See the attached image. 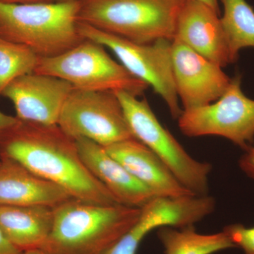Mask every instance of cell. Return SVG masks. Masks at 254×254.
<instances>
[{
	"instance_id": "1",
	"label": "cell",
	"mask_w": 254,
	"mask_h": 254,
	"mask_svg": "<svg viewBox=\"0 0 254 254\" xmlns=\"http://www.w3.org/2000/svg\"><path fill=\"white\" fill-rule=\"evenodd\" d=\"M12 159L64 189L75 199L100 205L118 203L86 168L76 141L58 125L18 120L0 133V158ZM120 204V203H119Z\"/></svg>"
},
{
	"instance_id": "2",
	"label": "cell",
	"mask_w": 254,
	"mask_h": 254,
	"mask_svg": "<svg viewBox=\"0 0 254 254\" xmlns=\"http://www.w3.org/2000/svg\"><path fill=\"white\" fill-rule=\"evenodd\" d=\"M141 208L71 198L54 208V222L42 250L48 254H109L139 218Z\"/></svg>"
},
{
	"instance_id": "3",
	"label": "cell",
	"mask_w": 254,
	"mask_h": 254,
	"mask_svg": "<svg viewBox=\"0 0 254 254\" xmlns=\"http://www.w3.org/2000/svg\"><path fill=\"white\" fill-rule=\"evenodd\" d=\"M80 1L0 2V38L27 47L39 58L58 56L85 41L78 29Z\"/></svg>"
},
{
	"instance_id": "4",
	"label": "cell",
	"mask_w": 254,
	"mask_h": 254,
	"mask_svg": "<svg viewBox=\"0 0 254 254\" xmlns=\"http://www.w3.org/2000/svg\"><path fill=\"white\" fill-rule=\"evenodd\" d=\"M185 0H80L79 22L133 43L173 41Z\"/></svg>"
},
{
	"instance_id": "5",
	"label": "cell",
	"mask_w": 254,
	"mask_h": 254,
	"mask_svg": "<svg viewBox=\"0 0 254 254\" xmlns=\"http://www.w3.org/2000/svg\"><path fill=\"white\" fill-rule=\"evenodd\" d=\"M34 72L62 78L81 91H123L139 97L149 87L115 61L104 46L88 39L58 56L39 58Z\"/></svg>"
},
{
	"instance_id": "6",
	"label": "cell",
	"mask_w": 254,
	"mask_h": 254,
	"mask_svg": "<svg viewBox=\"0 0 254 254\" xmlns=\"http://www.w3.org/2000/svg\"><path fill=\"white\" fill-rule=\"evenodd\" d=\"M133 136L149 148L193 194L208 195L212 165L191 156L159 122L145 99L126 91H115Z\"/></svg>"
},
{
	"instance_id": "7",
	"label": "cell",
	"mask_w": 254,
	"mask_h": 254,
	"mask_svg": "<svg viewBox=\"0 0 254 254\" xmlns=\"http://www.w3.org/2000/svg\"><path fill=\"white\" fill-rule=\"evenodd\" d=\"M78 29L85 39L111 50L132 75L152 87L163 98L173 118H180L183 110L174 79L172 41L159 40L150 44H139L79 21Z\"/></svg>"
},
{
	"instance_id": "8",
	"label": "cell",
	"mask_w": 254,
	"mask_h": 254,
	"mask_svg": "<svg viewBox=\"0 0 254 254\" xmlns=\"http://www.w3.org/2000/svg\"><path fill=\"white\" fill-rule=\"evenodd\" d=\"M58 125L74 140L87 138L104 147L134 138L115 91L73 88L63 105Z\"/></svg>"
},
{
	"instance_id": "9",
	"label": "cell",
	"mask_w": 254,
	"mask_h": 254,
	"mask_svg": "<svg viewBox=\"0 0 254 254\" xmlns=\"http://www.w3.org/2000/svg\"><path fill=\"white\" fill-rule=\"evenodd\" d=\"M242 77L232 78L219 99L205 106L183 110L178 118L185 136H218L227 138L246 150L254 140V100L246 96Z\"/></svg>"
},
{
	"instance_id": "10",
	"label": "cell",
	"mask_w": 254,
	"mask_h": 254,
	"mask_svg": "<svg viewBox=\"0 0 254 254\" xmlns=\"http://www.w3.org/2000/svg\"><path fill=\"white\" fill-rule=\"evenodd\" d=\"M172 63L177 93L183 110L216 101L231 82L232 78L222 67L176 38L172 41Z\"/></svg>"
},
{
	"instance_id": "11",
	"label": "cell",
	"mask_w": 254,
	"mask_h": 254,
	"mask_svg": "<svg viewBox=\"0 0 254 254\" xmlns=\"http://www.w3.org/2000/svg\"><path fill=\"white\" fill-rule=\"evenodd\" d=\"M73 90L65 80L33 72L16 78L2 96L11 100L18 120L58 125L63 105Z\"/></svg>"
},
{
	"instance_id": "12",
	"label": "cell",
	"mask_w": 254,
	"mask_h": 254,
	"mask_svg": "<svg viewBox=\"0 0 254 254\" xmlns=\"http://www.w3.org/2000/svg\"><path fill=\"white\" fill-rule=\"evenodd\" d=\"M223 68L232 63L220 14L198 0H185L175 38Z\"/></svg>"
},
{
	"instance_id": "13",
	"label": "cell",
	"mask_w": 254,
	"mask_h": 254,
	"mask_svg": "<svg viewBox=\"0 0 254 254\" xmlns=\"http://www.w3.org/2000/svg\"><path fill=\"white\" fill-rule=\"evenodd\" d=\"M86 168L120 204L141 208L157 195L108 153L104 146L87 138L75 140Z\"/></svg>"
},
{
	"instance_id": "14",
	"label": "cell",
	"mask_w": 254,
	"mask_h": 254,
	"mask_svg": "<svg viewBox=\"0 0 254 254\" xmlns=\"http://www.w3.org/2000/svg\"><path fill=\"white\" fill-rule=\"evenodd\" d=\"M71 198L66 190L53 182L12 159L0 158V206L55 208Z\"/></svg>"
},
{
	"instance_id": "15",
	"label": "cell",
	"mask_w": 254,
	"mask_h": 254,
	"mask_svg": "<svg viewBox=\"0 0 254 254\" xmlns=\"http://www.w3.org/2000/svg\"><path fill=\"white\" fill-rule=\"evenodd\" d=\"M105 148L128 173L157 196L193 194L178 181L158 155L136 138H129Z\"/></svg>"
},
{
	"instance_id": "16",
	"label": "cell",
	"mask_w": 254,
	"mask_h": 254,
	"mask_svg": "<svg viewBox=\"0 0 254 254\" xmlns=\"http://www.w3.org/2000/svg\"><path fill=\"white\" fill-rule=\"evenodd\" d=\"M53 222L50 207L0 206V231L21 252L43 248Z\"/></svg>"
},
{
	"instance_id": "17",
	"label": "cell",
	"mask_w": 254,
	"mask_h": 254,
	"mask_svg": "<svg viewBox=\"0 0 254 254\" xmlns=\"http://www.w3.org/2000/svg\"><path fill=\"white\" fill-rule=\"evenodd\" d=\"M158 237L165 254H213L236 248L225 232L203 235L195 231L194 225L160 227Z\"/></svg>"
},
{
	"instance_id": "18",
	"label": "cell",
	"mask_w": 254,
	"mask_h": 254,
	"mask_svg": "<svg viewBox=\"0 0 254 254\" xmlns=\"http://www.w3.org/2000/svg\"><path fill=\"white\" fill-rule=\"evenodd\" d=\"M220 17L232 63L243 48H254V10L246 0H220Z\"/></svg>"
},
{
	"instance_id": "19",
	"label": "cell",
	"mask_w": 254,
	"mask_h": 254,
	"mask_svg": "<svg viewBox=\"0 0 254 254\" xmlns=\"http://www.w3.org/2000/svg\"><path fill=\"white\" fill-rule=\"evenodd\" d=\"M38 60L27 47L0 38V97L16 78L34 72Z\"/></svg>"
},
{
	"instance_id": "20",
	"label": "cell",
	"mask_w": 254,
	"mask_h": 254,
	"mask_svg": "<svg viewBox=\"0 0 254 254\" xmlns=\"http://www.w3.org/2000/svg\"><path fill=\"white\" fill-rule=\"evenodd\" d=\"M236 247L243 250L244 254H254V227H246L241 224H233L224 228Z\"/></svg>"
},
{
	"instance_id": "21",
	"label": "cell",
	"mask_w": 254,
	"mask_h": 254,
	"mask_svg": "<svg viewBox=\"0 0 254 254\" xmlns=\"http://www.w3.org/2000/svg\"><path fill=\"white\" fill-rule=\"evenodd\" d=\"M245 151L239 160V165L247 176L254 180V145H252Z\"/></svg>"
},
{
	"instance_id": "22",
	"label": "cell",
	"mask_w": 254,
	"mask_h": 254,
	"mask_svg": "<svg viewBox=\"0 0 254 254\" xmlns=\"http://www.w3.org/2000/svg\"><path fill=\"white\" fill-rule=\"evenodd\" d=\"M20 251L15 248L14 246L9 243V241L5 238L3 234L0 231V254H18Z\"/></svg>"
},
{
	"instance_id": "23",
	"label": "cell",
	"mask_w": 254,
	"mask_h": 254,
	"mask_svg": "<svg viewBox=\"0 0 254 254\" xmlns=\"http://www.w3.org/2000/svg\"><path fill=\"white\" fill-rule=\"evenodd\" d=\"M17 121L16 117L10 116L0 111V133L13 126Z\"/></svg>"
},
{
	"instance_id": "24",
	"label": "cell",
	"mask_w": 254,
	"mask_h": 254,
	"mask_svg": "<svg viewBox=\"0 0 254 254\" xmlns=\"http://www.w3.org/2000/svg\"><path fill=\"white\" fill-rule=\"evenodd\" d=\"M53 0H0V2L9 4H33V3L53 2Z\"/></svg>"
},
{
	"instance_id": "25",
	"label": "cell",
	"mask_w": 254,
	"mask_h": 254,
	"mask_svg": "<svg viewBox=\"0 0 254 254\" xmlns=\"http://www.w3.org/2000/svg\"><path fill=\"white\" fill-rule=\"evenodd\" d=\"M198 1H201V2L208 5V6L211 7L212 9L215 10L216 12L220 14V8H219L218 0H198Z\"/></svg>"
},
{
	"instance_id": "26",
	"label": "cell",
	"mask_w": 254,
	"mask_h": 254,
	"mask_svg": "<svg viewBox=\"0 0 254 254\" xmlns=\"http://www.w3.org/2000/svg\"><path fill=\"white\" fill-rule=\"evenodd\" d=\"M18 254H48L42 249H37V250H28L26 252H22Z\"/></svg>"
},
{
	"instance_id": "27",
	"label": "cell",
	"mask_w": 254,
	"mask_h": 254,
	"mask_svg": "<svg viewBox=\"0 0 254 254\" xmlns=\"http://www.w3.org/2000/svg\"><path fill=\"white\" fill-rule=\"evenodd\" d=\"M54 1H80V0H53Z\"/></svg>"
}]
</instances>
